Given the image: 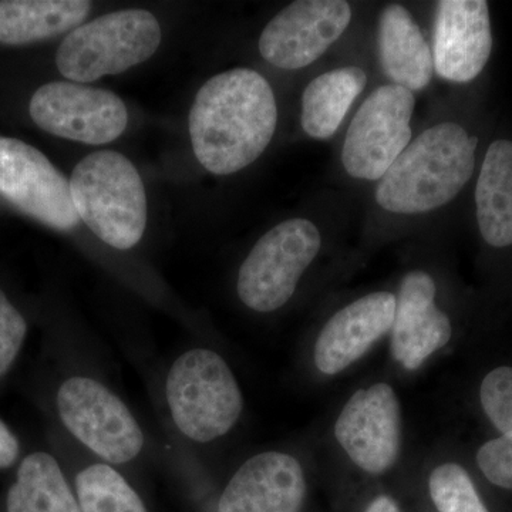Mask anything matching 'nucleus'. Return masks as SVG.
<instances>
[{"label":"nucleus","mask_w":512,"mask_h":512,"mask_svg":"<svg viewBox=\"0 0 512 512\" xmlns=\"http://www.w3.org/2000/svg\"><path fill=\"white\" fill-rule=\"evenodd\" d=\"M29 110L46 133L92 146L117 140L128 121L126 104L117 94L80 83L53 82L39 87Z\"/></svg>","instance_id":"9"},{"label":"nucleus","mask_w":512,"mask_h":512,"mask_svg":"<svg viewBox=\"0 0 512 512\" xmlns=\"http://www.w3.org/2000/svg\"><path fill=\"white\" fill-rule=\"evenodd\" d=\"M480 400L491 423L503 434H512V367H498L481 383Z\"/></svg>","instance_id":"24"},{"label":"nucleus","mask_w":512,"mask_h":512,"mask_svg":"<svg viewBox=\"0 0 512 512\" xmlns=\"http://www.w3.org/2000/svg\"><path fill=\"white\" fill-rule=\"evenodd\" d=\"M416 99L410 90L384 84L357 110L346 133L342 163L357 180L379 181L412 140Z\"/></svg>","instance_id":"7"},{"label":"nucleus","mask_w":512,"mask_h":512,"mask_svg":"<svg viewBox=\"0 0 512 512\" xmlns=\"http://www.w3.org/2000/svg\"><path fill=\"white\" fill-rule=\"evenodd\" d=\"M175 426L188 439L208 443L224 436L242 412V394L225 360L194 349L175 360L167 379Z\"/></svg>","instance_id":"5"},{"label":"nucleus","mask_w":512,"mask_h":512,"mask_svg":"<svg viewBox=\"0 0 512 512\" xmlns=\"http://www.w3.org/2000/svg\"><path fill=\"white\" fill-rule=\"evenodd\" d=\"M453 335L450 319L436 306V284L424 271L404 276L396 296L392 326V355L407 370H416L427 357L444 348Z\"/></svg>","instance_id":"14"},{"label":"nucleus","mask_w":512,"mask_h":512,"mask_svg":"<svg viewBox=\"0 0 512 512\" xmlns=\"http://www.w3.org/2000/svg\"><path fill=\"white\" fill-rule=\"evenodd\" d=\"M56 402L64 427L109 463H128L143 450V431L133 414L116 394L96 380H66L57 392Z\"/></svg>","instance_id":"8"},{"label":"nucleus","mask_w":512,"mask_h":512,"mask_svg":"<svg viewBox=\"0 0 512 512\" xmlns=\"http://www.w3.org/2000/svg\"><path fill=\"white\" fill-rule=\"evenodd\" d=\"M80 220L110 247H136L147 225V197L134 164L117 151L84 157L70 177Z\"/></svg>","instance_id":"3"},{"label":"nucleus","mask_w":512,"mask_h":512,"mask_svg":"<svg viewBox=\"0 0 512 512\" xmlns=\"http://www.w3.org/2000/svg\"><path fill=\"white\" fill-rule=\"evenodd\" d=\"M26 333L28 323L0 289V377L9 372L18 357Z\"/></svg>","instance_id":"25"},{"label":"nucleus","mask_w":512,"mask_h":512,"mask_svg":"<svg viewBox=\"0 0 512 512\" xmlns=\"http://www.w3.org/2000/svg\"><path fill=\"white\" fill-rule=\"evenodd\" d=\"M278 124L274 90L262 74L239 69L211 77L190 111L195 156L205 170L231 175L264 154Z\"/></svg>","instance_id":"1"},{"label":"nucleus","mask_w":512,"mask_h":512,"mask_svg":"<svg viewBox=\"0 0 512 512\" xmlns=\"http://www.w3.org/2000/svg\"><path fill=\"white\" fill-rule=\"evenodd\" d=\"M477 463L490 483L512 490V434L485 443L478 450Z\"/></svg>","instance_id":"26"},{"label":"nucleus","mask_w":512,"mask_h":512,"mask_svg":"<svg viewBox=\"0 0 512 512\" xmlns=\"http://www.w3.org/2000/svg\"><path fill=\"white\" fill-rule=\"evenodd\" d=\"M478 228L488 245H512V141L488 147L476 188Z\"/></svg>","instance_id":"19"},{"label":"nucleus","mask_w":512,"mask_h":512,"mask_svg":"<svg viewBox=\"0 0 512 512\" xmlns=\"http://www.w3.org/2000/svg\"><path fill=\"white\" fill-rule=\"evenodd\" d=\"M160 43V23L153 13L119 10L72 30L57 50V69L74 83L96 82L146 62Z\"/></svg>","instance_id":"4"},{"label":"nucleus","mask_w":512,"mask_h":512,"mask_svg":"<svg viewBox=\"0 0 512 512\" xmlns=\"http://www.w3.org/2000/svg\"><path fill=\"white\" fill-rule=\"evenodd\" d=\"M0 194L47 227L70 231L79 224L69 181L25 141L0 136Z\"/></svg>","instance_id":"10"},{"label":"nucleus","mask_w":512,"mask_h":512,"mask_svg":"<svg viewBox=\"0 0 512 512\" xmlns=\"http://www.w3.org/2000/svg\"><path fill=\"white\" fill-rule=\"evenodd\" d=\"M380 64L393 84L410 92L426 89L433 77V53L412 13L402 5L383 9L379 19Z\"/></svg>","instance_id":"17"},{"label":"nucleus","mask_w":512,"mask_h":512,"mask_svg":"<svg viewBox=\"0 0 512 512\" xmlns=\"http://www.w3.org/2000/svg\"><path fill=\"white\" fill-rule=\"evenodd\" d=\"M350 20L352 8L345 0H298L266 25L259 52L279 69H303L339 40Z\"/></svg>","instance_id":"11"},{"label":"nucleus","mask_w":512,"mask_h":512,"mask_svg":"<svg viewBox=\"0 0 512 512\" xmlns=\"http://www.w3.org/2000/svg\"><path fill=\"white\" fill-rule=\"evenodd\" d=\"M394 312L396 296L375 292L335 313L316 340L315 363L319 372L332 376L348 369L392 330Z\"/></svg>","instance_id":"16"},{"label":"nucleus","mask_w":512,"mask_h":512,"mask_svg":"<svg viewBox=\"0 0 512 512\" xmlns=\"http://www.w3.org/2000/svg\"><path fill=\"white\" fill-rule=\"evenodd\" d=\"M430 495L439 512H490L481 501L467 471L458 464L439 466L431 473Z\"/></svg>","instance_id":"23"},{"label":"nucleus","mask_w":512,"mask_h":512,"mask_svg":"<svg viewBox=\"0 0 512 512\" xmlns=\"http://www.w3.org/2000/svg\"><path fill=\"white\" fill-rule=\"evenodd\" d=\"M87 0H5L0 2V43L20 46L79 28L92 12Z\"/></svg>","instance_id":"18"},{"label":"nucleus","mask_w":512,"mask_h":512,"mask_svg":"<svg viewBox=\"0 0 512 512\" xmlns=\"http://www.w3.org/2000/svg\"><path fill=\"white\" fill-rule=\"evenodd\" d=\"M366 83V73L356 66L339 67L313 79L302 94L303 131L315 140L335 136Z\"/></svg>","instance_id":"20"},{"label":"nucleus","mask_w":512,"mask_h":512,"mask_svg":"<svg viewBox=\"0 0 512 512\" xmlns=\"http://www.w3.org/2000/svg\"><path fill=\"white\" fill-rule=\"evenodd\" d=\"M335 436L357 467L372 474L389 470L402 446L399 400L392 387L377 383L357 390L336 421Z\"/></svg>","instance_id":"12"},{"label":"nucleus","mask_w":512,"mask_h":512,"mask_svg":"<svg viewBox=\"0 0 512 512\" xmlns=\"http://www.w3.org/2000/svg\"><path fill=\"white\" fill-rule=\"evenodd\" d=\"M20 446L15 434L0 420V470L15 463L19 456Z\"/></svg>","instance_id":"27"},{"label":"nucleus","mask_w":512,"mask_h":512,"mask_svg":"<svg viewBox=\"0 0 512 512\" xmlns=\"http://www.w3.org/2000/svg\"><path fill=\"white\" fill-rule=\"evenodd\" d=\"M322 237L309 220L281 222L256 242L238 274V295L255 312L268 313L289 302L299 279L319 254Z\"/></svg>","instance_id":"6"},{"label":"nucleus","mask_w":512,"mask_h":512,"mask_svg":"<svg viewBox=\"0 0 512 512\" xmlns=\"http://www.w3.org/2000/svg\"><path fill=\"white\" fill-rule=\"evenodd\" d=\"M6 504L8 512H82L59 463L45 451L23 458Z\"/></svg>","instance_id":"21"},{"label":"nucleus","mask_w":512,"mask_h":512,"mask_svg":"<svg viewBox=\"0 0 512 512\" xmlns=\"http://www.w3.org/2000/svg\"><path fill=\"white\" fill-rule=\"evenodd\" d=\"M76 491L82 512H148L131 485L106 464L80 471Z\"/></svg>","instance_id":"22"},{"label":"nucleus","mask_w":512,"mask_h":512,"mask_svg":"<svg viewBox=\"0 0 512 512\" xmlns=\"http://www.w3.org/2000/svg\"><path fill=\"white\" fill-rule=\"evenodd\" d=\"M493 50L485 0H441L434 19L433 64L441 79L468 83L483 72Z\"/></svg>","instance_id":"13"},{"label":"nucleus","mask_w":512,"mask_h":512,"mask_svg":"<svg viewBox=\"0 0 512 512\" xmlns=\"http://www.w3.org/2000/svg\"><path fill=\"white\" fill-rule=\"evenodd\" d=\"M366 512H402L400 511V508L397 507V504L394 503L392 498L386 497V495H383V497L376 498L375 501H373L372 504L367 507Z\"/></svg>","instance_id":"28"},{"label":"nucleus","mask_w":512,"mask_h":512,"mask_svg":"<svg viewBox=\"0 0 512 512\" xmlns=\"http://www.w3.org/2000/svg\"><path fill=\"white\" fill-rule=\"evenodd\" d=\"M477 137L453 121L427 128L379 180L376 202L393 214L437 210L460 194L476 167Z\"/></svg>","instance_id":"2"},{"label":"nucleus","mask_w":512,"mask_h":512,"mask_svg":"<svg viewBox=\"0 0 512 512\" xmlns=\"http://www.w3.org/2000/svg\"><path fill=\"white\" fill-rule=\"evenodd\" d=\"M305 494L299 461L268 451L239 468L221 495L218 512H299Z\"/></svg>","instance_id":"15"}]
</instances>
